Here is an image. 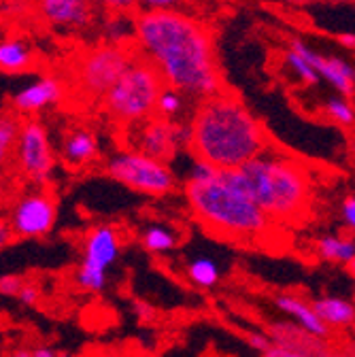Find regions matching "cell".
<instances>
[{
	"mask_svg": "<svg viewBox=\"0 0 355 357\" xmlns=\"http://www.w3.org/2000/svg\"><path fill=\"white\" fill-rule=\"evenodd\" d=\"M262 357H310V355H304V353H298V351H289L285 347H279V344H271L262 353Z\"/></svg>",
	"mask_w": 355,
	"mask_h": 357,
	"instance_id": "1f68e13d",
	"label": "cell"
},
{
	"mask_svg": "<svg viewBox=\"0 0 355 357\" xmlns=\"http://www.w3.org/2000/svg\"><path fill=\"white\" fill-rule=\"evenodd\" d=\"M353 241H355V238H353Z\"/></svg>",
	"mask_w": 355,
	"mask_h": 357,
	"instance_id": "7dc6e473",
	"label": "cell"
},
{
	"mask_svg": "<svg viewBox=\"0 0 355 357\" xmlns=\"http://www.w3.org/2000/svg\"><path fill=\"white\" fill-rule=\"evenodd\" d=\"M141 243L145 251L153 255H164L176 247L179 236H176V232L170 226H164V223H149L141 234Z\"/></svg>",
	"mask_w": 355,
	"mask_h": 357,
	"instance_id": "44dd1931",
	"label": "cell"
},
{
	"mask_svg": "<svg viewBox=\"0 0 355 357\" xmlns=\"http://www.w3.org/2000/svg\"><path fill=\"white\" fill-rule=\"evenodd\" d=\"M135 151H141L153 160L168 164L179 151V145L174 141V121L151 117L139 123L135 137Z\"/></svg>",
	"mask_w": 355,
	"mask_h": 357,
	"instance_id": "7c38bea8",
	"label": "cell"
},
{
	"mask_svg": "<svg viewBox=\"0 0 355 357\" xmlns=\"http://www.w3.org/2000/svg\"><path fill=\"white\" fill-rule=\"evenodd\" d=\"M135 312L139 315V319H149L151 315H153V310H151V306L149 304H145V302H135Z\"/></svg>",
	"mask_w": 355,
	"mask_h": 357,
	"instance_id": "8d00e7d4",
	"label": "cell"
},
{
	"mask_svg": "<svg viewBox=\"0 0 355 357\" xmlns=\"http://www.w3.org/2000/svg\"><path fill=\"white\" fill-rule=\"evenodd\" d=\"M62 98H64V83L58 77L47 75V77L36 79L28 87L20 89L13 96L11 105H13V111L30 115V113H38V111H45L50 107L60 105Z\"/></svg>",
	"mask_w": 355,
	"mask_h": 357,
	"instance_id": "5bb4252c",
	"label": "cell"
},
{
	"mask_svg": "<svg viewBox=\"0 0 355 357\" xmlns=\"http://www.w3.org/2000/svg\"><path fill=\"white\" fill-rule=\"evenodd\" d=\"M257 206L271 219H296L310 202L306 170L294 160L262 153L241 168Z\"/></svg>",
	"mask_w": 355,
	"mask_h": 357,
	"instance_id": "277c9868",
	"label": "cell"
},
{
	"mask_svg": "<svg viewBox=\"0 0 355 357\" xmlns=\"http://www.w3.org/2000/svg\"><path fill=\"white\" fill-rule=\"evenodd\" d=\"M340 217H342V223L355 232V196H347L340 204Z\"/></svg>",
	"mask_w": 355,
	"mask_h": 357,
	"instance_id": "4dcf8cb0",
	"label": "cell"
},
{
	"mask_svg": "<svg viewBox=\"0 0 355 357\" xmlns=\"http://www.w3.org/2000/svg\"><path fill=\"white\" fill-rule=\"evenodd\" d=\"M26 285V277L9 273L0 277V296L5 298H17V294L22 291V287Z\"/></svg>",
	"mask_w": 355,
	"mask_h": 357,
	"instance_id": "83f0119b",
	"label": "cell"
},
{
	"mask_svg": "<svg viewBox=\"0 0 355 357\" xmlns=\"http://www.w3.org/2000/svg\"><path fill=\"white\" fill-rule=\"evenodd\" d=\"M186 94H181L179 89H172V87H164L162 94H160V100H158V107H156V117H162V119H168V121H176L186 109Z\"/></svg>",
	"mask_w": 355,
	"mask_h": 357,
	"instance_id": "cb8c5ba5",
	"label": "cell"
},
{
	"mask_svg": "<svg viewBox=\"0 0 355 357\" xmlns=\"http://www.w3.org/2000/svg\"><path fill=\"white\" fill-rule=\"evenodd\" d=\"M285 64H287V68L300 79L302 85L313 87V85H317V83L322 81L319 73H317L313 66H310L298 52H294V50H287V52H285Z\"/></svg>",
	"mask_w": 355,
	"mask_h": 357,
	"instance_id": "484cf974",
	"label": "cell"
},
{
	"mask_svg": "<svg viewBox=\"0 0 355 357\" xmlns=\"http://www.w3.org/2000/svg\"><path fill=\"white\" fill-rule=\"evenodd\" d=\"M289 50L298 52L310 66H313L319 73V77L336 89V94L349 100L355 96V66L351 62L338 56H324L315 52L313 47H308L300 38H292Z\"/></svg>",
	"mask_w": 355,
	"mask_h": 357,
	"instance_id": "8fae6325",
	"label": "cell"
},
{
	"mask_svg": "<svg viewBox=\"0 0 355 357\" xmlns=\"http://www.w3.org/2000/svg\"><path fill=\"white\" fill-rule=\"evenodd\" d=\"M96 3L113 9V11H130L132 7L137 5V0H96Z\"/></svg>",
	"mask_w": 355,
	"mask_h": 357,
	"instance_id": "e575fe53",
	"label": "cell"
},
{
	"mask_svg": "<svg viewBox=\"0 0 355 357\" xmlns=\"http://www.w3.org/2000/svg\"><path fill=\"white\" fill-rule=\"evenodd\" d=\"M100 153V145L98 139L92 130L87 128H73L68 132H64L62 143H60V158L73 166V168H81L92 164Z\"/></svg>",
	"mask_w": 355,
	"mask_h": 357,
	"instance_id": "2e32d148",
	"label": "cell"
},
{
	"mask_svg": "<svg viewBox=\"0 0 355 357\" xmlns=\"http://www.w3.org/2000/svg\"><path fill=\"white\" fill-rule=\"evenodd\" d=\"M32 64V52L20 38L0 40V70L3 73H24Z\"/></svg>",
	"mask_w": 355,
	"mask_h": 357,
	"instance_id": "ffe728a7",
	"label": "cell"
},
{
	"mask_svg": "<svg viewBox=\"0 0 355 357\" xmlns=\"http://www.w3.org/2000/svg\"><path fill=\"white\" fill-rule=\"evenodd\" d=\"M164 87L166 83L160 70L149 60L141 58L130 64L123 77L103 98V102L107 113L115 121L126 126H139L156 115V107Z\"/></svg>",
	"mask_w": 355,
	"mask_h": 357,
	"instance_id": "5b68a950",
	"label": "cell"
},
{
	"mask_svg": "<svg viewBox=\"0 0 355 357\" xmlns=\"http://www.w3.org/2000/svg\"><path fill=\"white\" fill-rule=\"evenodd\" d=\"M317 255L332 264H351L355 259V241L342 236H324L317 243Z\"/></svg>",
	"mask_w": 355,
	"mask_h": 357,
	"instance_id": "7402d4cb",
	"label": "cell"
},
{
	"mask_svg": "<svg viewBox=\"0 0 355 357\" xmlns=\"http://www.w3.org/2000/svg\"><path fill=\"white\" fill-rule=\"evenodd\" d=\"M0 357H5V355H3V353H0Z\"/></svg>",
	"mask_w": 355,
	"mask_h": 357,
	"instance_id": "bcb514c9",
	"label": "cell"
},
{
	"mask_svg": "<svg viewBox=\"0 0 355 357\" xmlns=\"http://www.w3.org/2000/svg\"><path fill=\"white\" fill-rule=\"evenodd\" d=\"M141 3L147 7V11H170L179 5L181 0H141Z\"/></svg>",
	"mask_w": 355,
	"mask_h": 357,
	"instance_id": "d6a6232c",
	"label": "cell"
},
{
	"mask_svg": "<svg viewBox=\"0 0 355 357\" xmlns=\"http://www.w3.org/2000/svg\"><path fill=\"white\" fill-rule=\"evenodd\" d=\"M7 200H9V183L5 176H0V211L5 208Z\"/></svg>",
	"mask_w": 355,
	"mask_h": 357,
	"instance_id": "f35d334b",
	"label": "cell"
},
{
	"mask_svg": "<svg viewBox=\"0 0 355 357\" xmlns=\"http://www.w3.org/2000/svg\"><path fill=\"white\" fill-rule=\"evenodd\" d=\"M186 198L200 226L217 238L253 241L271 228V217L253 200L241 168L219 170L194 158Z\"/></svg>",
	"mask_w": 355,
	"mask_h": 357,
	"instance_id": "7a4b0ae2",
	"label": "cell"
},
{
	"mask_svg": "<svg viewBox=\"0 0 355 357\" xmlns=\"http://www.w3.org/2000/svg\"><path fill=\"white\" fill-rule=\"evenodd\" d=\"M313 308L330 330L355 326V300H347L342 296H322L313 300Z\"/></svg>",
	"mask_w": 355,
	"mask_h": 357,
	"instance_id": "d6986e66",
	"label": "cell"
},
{
	"mask_svg": "<svg viewBox=\"0 0 355 357\" xmlns=\"http://www.w3.org/2000/svg\"><path fill=\"white\" fill-rule=\"evenodd\" d=\"M105 172L128 190L147 196H164L176 185L174 172L166 162L153 160L135 149L113 153L105 164Z\"/></svg>",
	"mask_w": 355,
	"mask_h": 357,
	"instance_id": "8992f818",
	"label": "cell"
},
{
	"mask_svg": "<svg viewBox=\"0 0 355 357\" xmlns=\"http://www.w3.org/2000/svg\"><path fill=\"white\" fill-rule=\"evenodd\" d=\"M32 357H60V353L54 347L38 344V347H32Z\"/></svg>",
	"mask_w": 355,
	"mask_h": 357,
	"instance_id": "d590c367",
	"label": "cell"
},
{
	"mask_svg": "<svg viewBox=\"0 0 355 357\" xmlns=\"http://www.w3.org/2000/svg\"><path fill=\"white\" fill-rule=\"evenodd\" d=\"M40 298H43V289H40V285L34 283V281H26V285H24L22 291L17 294L20 304L26 306V308L38 306V304H40Z\"/></svg>",
	"mask_w": 355,
	"mask_h": 357,
	"instance_id": "f1b7e54d",
	"label": "cell"
},
{
	"mask_svg": "<svg viewBox=\"0 0 355 357\" xmlns=\"http://www.w3.org/2000/svg\"><path fill=\"white\" fill-rule=\"evenodd\" d=\"M135 36L168 87L198 100L221 94L213 36L198 20L176 9L145 11L135 20Z\"/></svg>",
	"mask_w": 355,
	"mask_h": 357,
	"instance_id": "6da1fadb",
	"label": "cell"
},
{
	"mask_svg": "<svg viewBox=\"0 0 355 357\" xmlns=\"http://www.w3.org/2000/svg\"><path fill=\"white\" fill-rule=\"evenodd\" d=\"M121 253V238L113 226L100 223L92 230H87L81 249V261L75 271V283L79 289L100 294L107 289L109 271L119 259Z\"/></svg>",
	"mask_w": 355,
	"mask_h": 357,
	"instance_id": "52a82bcc",
	"label": "cell"
},
{
	"mask_svg": "<svg viewBox=\"0 0 355 357\" xmlns=\"http://www.w3.org/2000/svg\"><path fill=\"white\" fill-rule=\"evenodd\" d=\"M266 334L271 336L273 344H279V347H285L289 351H298V353H304L310 357H324L332 351L328 340L313 336L304 328H300L298 324L287 321V319H279V321L269 324Z\"/></svg>",
	"mask_w": 355,
	"mask_h": 357,
	"instance_id": "4fadbf2b",
	"label": "cell"
},
{
	"mask_svg": "<svg viewBox=\"0 0 355 357\" xmlns=\"http://www.w3.org/2000/svg\"><path fill=\"white\" fill-rule=\"evenodd\" d=\"M9 357H32V347L20 344V347H15V349L9 353Z\"/></svg>",
	"mask_w": 355,
	"mask_h": 357,
	"instance_id": "60d3db41",
	"label": "cell"
},
{
	"mask_svg": "<svg viewBox=\"0 0 355 357\" xmlns=\"http://www.w3.org/2000/svg\"><path fill=\"white\" fill-rule=\"evenodd\" d=\"M132 62H135V56L119 45H100L81 58L75 73L77 85L87 98H105Z\"/></svg>",
	"mask_w": 355,
	"mask_h": 357,
	"instance_id": "ba28073f",
	"label": "cell"
},
{
	"mask_svg": "<svg viewBox=\"0 0 355 357\" xmlns=\"http://www.w3.org/2000/svg\"><path fill=\"white\" fill-rule=\"evenodd\" d=\"M13 238H15V234H13L11 226H9L7 217H0V251L7 249L13 243Z\"/></svg>",
	"mask_w": 355,
	"mask_h": 357,
	"instance_id": "836d02e7",
	"label": "cell"
},
{
	"mask_svg": "<svg viewBox=\"0 0 355 357\" xmlns=\"http://www.w3.org/2000/svg\"><path fill=\"white\" fill-rule=\"evenodd\" d=\"M324 357H355V347H349V349H332L328 355H324Z\"/></svg>",
	"mask_w": 355,
	"mask_h": 357,
	"instance_id": "ab89813d",
	"label": "cell"
},
{
	"mask_svg": "<svg viewBox=\"0 0 355 357\" xmlns=\"http://www.w3.org/2000/svg\"><path fill=\"white\" fill-rule=\"evenodd\" d=\"M338 43L347 50H355V32H340L338 34Z\"/></svg>",
	"mask_w": 355,
	"mask_h": 357,
	"instance_id": "74e56055",
	"label": "cell"
},
{
	"mask_svg": "<svg viewBox=\"0 0 355 357\" xmlns=\"http://www.w3.org/2000/svg\"><path fill=\"white\" fill-rule=\"evenodd\" d=\"M324 113H326V117H330V119H332L334 123H338V126L349 128V126L355 123V109H353V105L349 102V98H345V96H340V94L330 96V98L324 102Z\"/></svg>",
	"mask_w": 355,
	"mask_h": 357,
	"instance_id": "d4e9b609",
	"label": "cell"
},
{
	"mask_svg": "<svg viewBox=\"0 0 355 357\" xmlns=\"http://www.w3.org/2000/svg\"><path fill=\"white\" fill-rule=\"evenodd\" d=\"M24 121L11 109H0V176L15 170L17 145Z\"/></svg>",
	"mask_w": 355,
	"mask_h": 357,
	"instance_id": "ac0fdd59",
	"label": "cell"
},
{
	"mask_svg": "<svg viewBox=\"0 0 355 357\" xmlns=\"http://www.w3.org/2000/svg\"><path fill=\"white\" fill-rule=\"evenodd\" d=\"M245 340H247V344H249L251 349H255L259 355L273 344V342H271V336L266 334V330H264V332H247V334H245Z\"/></svg>",
	"mask_w": 355,
	"mask_h": 357,
	"instance_id": "f546056e",
	"label": "cell"
},
{
	"mask_svg": "<svg viewBox=\"0 0 355 357\" xmlns=\"http://www.w3.org/2000/svg\"><path fill=\"white\" fill-rule=\"evenodd\" d=\"M328 3H334V5H345V3H355V0H328Z\"/></svg>",
	"mask_w": 355,
	"mask_h": 357,
	"instance_id": "7bdbcfd3",
	"label": "cell"
},
{
	"mask_svg": "<svg viewBox=\"0 0 355 357\" xmlns=\"http://www.w3.org/2000/svg\"><path fill=\"white\" fill-rule=\"evenodd\" d=\"M285 3H289V5H296V7H304V5L315 3V0H285Z\"/></svg>",
	"mask_w": 355,
	"mask_h": 357,
	"instance_id": "b9f144b4",
	"label": "cell"
},
{
	"mask_svg": "<svg viewBox=\"0 0 355 357\" xmlns=\"http://www.w3.org/2000/svg\"><path fill=\"white\" fill-rule=\"evenodd\" d=\"M349 273H351V277L355 279V259H353V261L349 264Z\"/></svg>",
	"mask_w": 355,
	"mask_h": 357,
	"instance_id": "ee69618b",
	"label": "cell"
},
{
	"mask_svg": "<svg viewBox=\"0 0 355 357\" xmlns=\"http://www.w3.org/2000/svg\"><path fill=\"white\" fill-rule=\"evenodd\" d=\"M192 153L219 170H236L266 153V134L253 113L234 96L200 100L192 119Z\"/></svg>",
	"mask_w": 355,
	"mask_h": 357,
	"instance_id": "3957f363",
	"label": "cell"
},
{
	"mask_svg": "<svg viewBox=\"0 0 355 357\" xmlns=\"http://www.w3.org/2000/svg\"><path fill=\"white\" fill-rule=\"evenodd\" d=\"M40 13L56 26H87L92 22L90 0H38Z\"/></svg>",
	"mask_w": 355,
	"mask_h": 357,
	"instance_id": "e0dca14e",
	"label": "cell"
},
{
	"mask_svg": "<svg viewBox=\"0 0 355 357\" xmlns=\"http://www.w3.org/2000/svg\"><path fill=\"white\" fill-rule=\"evenodd\" d=\"M273 304L283 312L285 317H289L294 324H298L306 332H310L317 338L328 340L332 330L322 321V317L315 312L313 302H308V300H304L300 296H294V294H279V296H275Z\"/></svg>",
	"mask_w": 355,
	"mask_h": 357,
	"instance_id": "9a60e30c",
	"label": "cell"
},
{
	"mask_svg": "<svg viewBox=\"0 0 355 357\" xmlns=\"http://www.w3.org/2000/svg\"><path fill=\"white\" fill-rule=\"evenodd\" d=\"M130 34H135V22L128 24L123 15H117L107 24V36L113 45H119V40H123Z\"/></svg>",
	"mask_w": 355,
	"mask_h": 357,
	"instance_id": "4316f807",
	"label": "cell"
},
{
	"mask_svg": "<svg viewBox=\"0 0 355 357\" xmlns=\"http://www.w3.org/2000/svg\"><path fill=\"white\" fill-rule=\"evenodd\" d=\"M15 170L26 183L47 188L56 172V151L47 128L38 119H26L20 134Z\"/></svg>",
	"mask_w": 355,
	"mask_h": 357,
	"instance_id": "9c48e42d",
	"label": "cell"
},
{
	"mask_svg": "<svg viewBox=\"0 0 355 357\" xmlns=\"http://www.w3.org/2000/svg\"><path fill=\"white\" fill-rule=\"evenodd\" d=\"M186 275L188 279L196 285V287H202V289H211L219 283V277H221V271L215 259L211 257H196L188 264L186 268Z\"/></svg>",
	"mask_w": 355,
	"mask_h": 357,
	"instance_id": "603a6c76",
	"label": "cell"
},
{
	"mask_svg": "<svg viewBox=\"0 0 355 357\" xmlns=\"http://www.w3.org/2000/svg\"><path fill=\"white\" fill-rule=\"evenodd\" d=\"M60 357H75L73 353H60Z\"/></svg>",
	"mask_w": 355,
	"mask_h": 357,
	"instance_id": "f6af8a7d",
	"label": "cell"
},
{
	"mask_svg": "<svg viewBox=\"0 0 355 357\" xmlns=\"http://www.w3.org/2000/svg\"><path fill=\"white\" fill-rule=\"evenodd\" d=\"M58 219V202L45 188H32L11 200L7 221L15 238H45Z\"/></svg>",
	"mask_w": 355,
	"mask_h": 357,
	"instance_id": "30bf717a",
	"label": "cell"
}]
</instances>
